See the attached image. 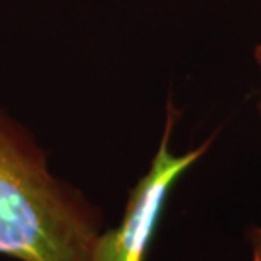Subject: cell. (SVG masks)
<instances>
[{"mask_svg": "<svg viewBox=\"0 0 261 261\" xmlns=\"http://www.w3.org/2000/svg\"><path fill=\"white\" fill-rule=\"evenodd\" d=\"M249 241L253 246V261H261V226L251 229Z\"/></svg>", "mask_w": 261, "mask_h": 261, "instance_id": "3957f363", "label": "cell"}, {"mask_svg": "<svg viewBox=\"0 0 261 261\" xmlns=\"http://www.w3.org/2000/svg\"><path fill=\"white\" fill-rule=\"evenodd\" d=\"M100 214L49 173L29 133L0 112V253L20 261H90Z\"/></svg>", "mask_w": 261, "mask_h": 261, "instance_id": "6da1fadb", "label": "cell"}, {"mask_svg": "<svg viewBox=\"0 0 261 261\" xmlns=\"http://www.w3.org/2000/svg\"><path fill=\"white\" fill-rule=\"evenodd\" d=\"M254 58H256V63L259 65V70H261V43L256 46V48H254ZM258 109H259V112H261V100H259Z\"/></svg>", "mask_w": 261, "mask_h": 261, "instance_id": "277c9868", "label": "cell"}, {"mask_svg": "<svg viewBox=\"0 0 261 261\" xmlns=\"http://www.w3.org/2000/svg\"><path fill=\"white\" fill-rule=\"evenodd\" d=\"M178 117L180 111L173 107L170 98L161 143L148 173L129 192L121 224L116 229L98 234L90 261H146L171 187L207 153L216 139V134H212L198 148L180 156L173 154L170 151V138Z\"/></svg>", "mask_w": 261, "mask_h": 261, "instance_id": "7a4b0ae2", "label": "cell"}]
</instances>
